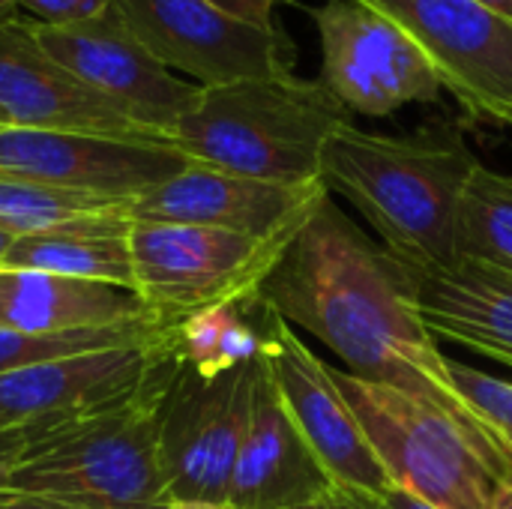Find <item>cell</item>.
<instances>
[{
	"label": "cell",
	"instance_id": "d6a6232c",
	"mask_svg": "<svg viewBox=\"0 0 512 509\" xmlns=\"http://www.w3.org/2000/svg\"><path fill=\"white\" fill-rule=\"evenodd\" d=\"M141 509H222V507H201V504H177V501H159Z\"/></svg>",
	"mask_w": 512,
	"mask_h": 509
},
{
	"label": "cell",
	"instance_id": "2e32d148",
	"mask_svg": "<svg viewBox=\"0 0 512 509\" xmlns=\"http://www.w3.org/2000/svg\"><path fill=\"white\" fill-rule=\"evenodd\" d=\"M168 357L165 333L147 345L108 348L0 375V438H12L135 393Z\"/></svg>",
	"mask_w": 512,
	"mask_h": 509
},
{
	"label": "cell",
	"instance_id": "8992f818",
	"mask_svg": "<svg viewBox=\"0 0 512 509\" xmlns=\"http://www.w3.org/2000/svg\"><path fill=\"white\" fill-rule=\"evenodd\" d=\"M294 231L297 225L279 237L255 240L201 225L132 222V291L165 327L204 309L249 303Z\"/></svg>",
	"mask_w": 512,
	"mask_h": 509
},
{
	"label": "cell",
	"instance_id": "83f0119b",
	"mask_svg": "<svg viewBox=\"0 0 512 509\" xmlns=\"http://www.w3.org/2000/svg\"><path fill=\"white\" fill-rule=\"evenodd\" d=\"M213 6H219L222 12L234 15V18H243L249 24H258V27H273V9L279 0H207Z\"/></svg>",
	"mask_w": 512,
	"mask_h": 509
},
{
	"label": "cell",
	"instance_id": "d6986e66",
	"mask_svg": "<svg viewBox=\"0 0 512 509\" xmlns=\"http://www.w3.org/2000/svg\"><path fill=\"white\" fill-rule=\"evenodd\" d=\"M144 315L150 312L126 288L42 270L0 267V330L51 336L114 327Z\"/></svg>",
	"mask_w": 512,
	"mask_h": 509
},
{
	"label": "cell",
	"instance_id": "4dcf8cb0",
	"mask_svg": "<svg viewBox=\"0 0 512 509\" xmlns=\"http://www.w3.org/2000/svg\"><path fill=\"white\" fill-rule=\"evenodd\" d=\"M474 3H480V6H486V9H492V12L512 21V0H474Z\"/></svg>",
	"mask_w": 512,
	"mask_h": 509
},
{
	"label": "cell",
	"instance_id": "cb8c5ba5",
	"mask_svg": "<svg viewBox=\"0 0 512 509\" xmlns=\"http://www.w3.org/2000/svg\"><path fill=\"white\" fill-rule=\"evenodd\" d=\"M108 213L126 216V204L0 177V225H6L15 234H30V231L72 222V219L108 216Z\"/></svg>",
	"mask_w": 512,
	"mask_h": 509
},
{
	"label": "cell",
	"instance_id": "e575fe53",
	"mask_svg": "<svg viewBox=\"0 0 512 509\" xmlns=\"http://www.w3.org/2000/svg\"><path fill=\"white\" fill-rule=\"evenodd\" d=\"M18 9V0H0V18L3 15H12Z\"/></svg>",
	"mask_w": 512,
	"mask_h": 509
},
{
	"label": "cell",
	"instance_id": "ac0fdd59",
	"mask_svg": "<svg viewBox=\"0 0 512 509\" xmlns=\"http://www.w3.org/2000/svg\"><path fill=\"white\" fill-rule=\"evenodd\" d=\"M330 486V474L297 432L264 357H258L249 423L222 509H288Z\"/></svg>",
	"mask_w": 512,
	"mask_h": 509
},
{
	"label": "cell",
	"instance_id": "e0dca14e",
	"mask_svg": "<svg viewBox=\"0 0 512 509\" xmlns=\"http://www.w3.org/2000/svg\"><path fill=\"white\" fill-rule=\"evenodd\" d=\"M396 264L405 297L435 342L462 345L512 369V273L462 255L447 267Z\"/></svg>",
	"mask_w": 512,
	"mask_h": 509
},
{
	"label": "cell",
	"instance_id": "7402d4cb",
	"mask_svg": "<svg viewBox=\"0 0 512 509\" xmlns=\"http://www.w3.org/2000/svg\"><path fill=\"white\" fill-rule=\"evenodd\" d=\"M456 249L512 273V174L477 165L459 207Z\"/></svg>",
	"mask_w": 512,
	"mask_h": 509
},
{
	"label": "cell",
	"instance_id": "4fadbf2b",
	"mask_svg": "<svg viewBox=\"0 0 512 509\" xmlns=\"http://www.w3.org/2000/svg\"><path fill=\"white\" fill-rule=\"evenodd\" d=\"M33 30L48 54L162 141H168L201 90L162 66L120 21L114 6L87 21L60 27L33 24Z\"/></svg>",
	"mask_w": 512,
	"mask_h": 509
},
{
	"label": "cell",
	"instance_id": "4316f807",
	"mask_svg": "<svg viewBox=\"0 0 512 509\" xmlns=\"http://www.w3.org/2000/svg\"><path fill=\"white\" fill-rule=\"evenodd\" d=\"M288 509H384V501H381V495H369V492L333 483L327 492Z\"/></svg>",
	"mask_w": 512,
	"mask_h": 509
},
{
	"label": "cell",
	"instance_id": "8d00e7d4",
	"mask_svg": "<svg viewBox=\"0 0 512 509\" xmlns=\"http://www.w3.org/2000/svg\"><path fill=\"white\" fill-rule=\"evenodd\" d=\"M0 126H6V123H3V117H0Z\"/></svg>",
	"mask_w": 512,
	"mask_h": 509
},
{
	"label": "cell",
	"instance_id": "6da1fadb",
	"mask_svg": "<svg viewBox=\"0 0 512 509\" xmlns=\"http://www.w3.org/2000/svg\"><path fill=\"white\" fill-rule=\"evenodd\" d=\"M252 303L312 333L354 378L393 387L453 417L512 483V450L456 387L450 357L405 297L399 264L366 240L330 192L297 225Z\"/></svg>",
	"mask_w": 512,
	"mask_h": 509
},
{
	"label": "cell",
	"instance_id": "ba28073f",
	"mask_svg": "<svg viewBox=\"0 0 512 509\" xmlns=\"http://www.w3.org/2000/svg\"><path fill=\"white\" fill-rule=\"evenodd\" d=\"M321 39V84L354 114L387 117L444 90L417 42L363 0H327L312 12Z\"/></svg>",
	"mask_w": 512,
	"mask_h": 509
},
{
	"label": "cell",
	"instance_id": "ffe728a7",
	"mask_svg": "<svg viewBox=\"0 0 512 509\" xmlns=\"http://www.w3.org/2000/svg\"><path fill=\"white\" fill-rule=\"evenodd\" d=\"M129 225L132 222L123 213H108L18 234L3 267L42 270L132 291L135 276L129 255Z\"/></svg>",
	"mask_w": 512,
	"mask_h": 509
},
{
	"label": "cell",
	"instance_id": "1f68e13d",
	"mask_svg": "<svg viewBox=\"0 0 512 509\" xmlns=\"http://www.w3.org/2000/svg\"><path fill=\"white\" fill-rule=\"evenodd\" d=\"M15 231H9L6 225H0V267H3V261H6V255H9V249H12V243H15Z\"/></svg>",
	"mask_w": 512,
	"mask_h": 509
},
{
	"label": "cell",
	"instance_id": "7c38bea8",
	"mask_svg": "<svg viewBox=\"0 0 512 509\" xmlns=\"http://www.w3.org/2000/svg\"><path fill=\"white\" fill-rule=\"evenodd\" d=\"M258 321L264 333L261 357L273 375L288 417L294 420L321 468L339 486L384 495L390 489V477L381 468L345 396L339 393L330 366L312 354V348L294 333L291 324L261 306Z\"/></svg>",
	"mask_w": 512,
	"mask_h": 509
},
{
	"label": "cell",
	"instance_id": "3957f363",
	"mask_svg": "<svg viewBox=\"0 0 512 509\" xmlns=\"http://www.w3.org/2000/svg\"><path fill=\"white\" fill-rule=\"evenodd\" d=\"M477 165L453 129L396 138L348 123L324 150L321 183L369 219L390 258L447 267L459 258V207Z\"/></svg>",
	"mask_w": 512,
	"mask_h": 509
},
{
	"label": "cell",
	"instance_id": "44dd1931",
	"mask_svg": "<svg viewBox=\"0 0 512 509\" xmlns=\"http://www.w3.org/2000/svg\"><path fill=\"white\" fill-rule=\"evenodd\" d=\"M252 315H258L252 300L204 309L177 324H168L165 339L180 366L201 378H216L261 357L264 333L261 321H252Z\"/></svg>",
	"mask_w": 512,
	"mask_h": 509
},
{
	"label": "cell",
	"instance_id": "603a6c76",
	"mask_svg": "<svg viewBox=\"0 0 512 509\" xmlns=\"http://www.w3.org/2000/svg\"><path fill=\"white\" fill-rule=\"evenodd\" d=\"M165 333V324H159L153 315L123 321L114 327H93V330H72V333H51V336H30V333H12L0 330V375L27 369L48 360L108 351V348H129V345H147L156 342Z\"/></svg>",
	"mask_w": 512,
	"mask_h": 509
},
{
	"label": "cell",
	"instance_id": "30bf717a",
	"mask_svg": "<svg viewBox=\"0 0 512 509\" xmlns=\"http://www.w3.org/2000/svg\"><path fill=\"white\" fill-rule=\"evenodd\" d=\"M396 21L435 66L444 90L483 120L512 111V21L474 0H363Z\"/></svg>",
	"mask_w": 512,
	"mask_h": 509
},
{
	"label": "cell",
	"instance_id": "5b68a950",
	"mask_svg": "<svg viewBox=\"0 0 512 509\" xmlns=\"http://www.w3.org/2000/svg\"><path fill=\"white\" fill-rule=\"evenodd\" d=\"M330 375L393 486L438 509L498 507L510 480L453 417L345 369Z\"/></svg>",
	"mask_w": 512,
	"mask_h": 509
},
{
	"label": "cell",
	"instance_id": "5bb4252c",
	"mask_svg": "<svg viewBox=\"0 0 512 509\" xmlns=\"http://www.w3.org/2000/svg\"><path fill=\"white\" fill-rule=\"evenodd\" d=\"M0 117L21 129L162 141L48 54L33 21L15 12L0 18Z\"/></svg>",
	"mask_w": 512,
	"mask_h": 509
},
{
	"label": "cell",
	"instance_id": "836d02e7",
	"mask_svg": "<svg viewBox=\"0 0 512 509\" xmlns=\"http://www.w3.org/2000/svg\"><path fill=\"white\" fill-rule=\"evenodd\" d=\"M495 509H512V483L510 486H504V492H501V498H498V507Z\"/></svg>",
	"mask_w": 512,
	"mask_h": 509
},
{
	"label": "cell",
	"instance_id": "9a60e30c",
	"mask_svg": "<svg viewBox=\"0 0 512 509\" xmlns=\"http://www.w3.org/2000/svg\"><path fill=\"white\" fill-rule=\"evenodd\" d=\"M327 192L324 183L282 186L189 162L156 189L129 201L126 219L201 225L270 240L300 225Z\"/></svg>",
	"mask_w": 512,
	"mask_h": 509
},
{
	"label": "cell",
	"instance_id": "f546056e",
	"mask_svg": "<svg viewBox=\"0 0 512 509\" xmlns=\"http://www.w3.org/2000/svg\"><path fill=\"white\" fill-rule=\"evenodd\" d=\"M381 501H384V509H438L432 507V504H426L423 498H417V495H411V492L393 486V483H390V489L381 495Z\"/></svg>",
	"mask_w": 512,
	"mask_h": 509
},
{
	"label": "cell",
	"instance_id": "484cf974",
	"mask_svg": "<svg viewBox=\"0 0 512 509\" xmlns=\"http://www.w3.org/2000/svg\"><path fill=\"white\" fill-rule=\"evenodd\" d=\"M111 6L114 0H18V9H24L33 24H45V27L87 21L105 15Z\"/></svg>",
	"mask_w": 512,
	"mask_h": 509
},
{
	"label": "cell",
	"instance_id": "f1b7e54d",
	"mask_svg": "<svg viewBox=\"0 0 512 509\" xmlns=\"http://www.w3.org/2000/svg\"><path fill=\"white\" fill-rule=\"evenodd\" d=\"M0 509H90L63 504V501H48V498H24V495H0Z\"/></svg>",
	"mask_w": 512,
	"mask_h": 509
},
{
	"label": "cell",
	"instance_id": "277c9868",
	"mask_svg": "<svg viewBox=\"0 0 512 509\" xmlns=\"http://www.w3.org/2000/svg\"><path fill=\"white\" fill-rule=\"evenodd\" d=\"M351 111L318 81L291 75L201 87L168 144L195 165L252 180L321 183L330 138Z\"/></svg>",
	"mask_w": 512,
	"mask_h": 509
},
{
	"label": "cell",
	"instance_id": "7a4b0ae2",
	"mask_svg": "<svg viewBox=\"0 0 512 509\" xmlns=\"http://www.w3.org/2000/svg\"><path fill=\"white\" fill-rule=\"evenodd\" d=\"M174 372L177 360L168 348V357L135 393L0 438V495L90 509H141L165 501L159 417Z\"/></svg>",
	"mask_w": 512,
	"mask_h": 509
},
{
	"label": "cell",
	"instance_id": "d4e9b609",
	"mask_svg": "<svg viewBox=\"0 0 512 509\" xmlns=\"http://www.w3.org/2000/svg\"><path fill=\"white\" fill-rule=\"evenodd\" d=\"M450 372L462 396L483 414V420L498 432V438L512 450V384L492 378L474 366L450 360Z\"/></svg>",
	"mask_w": 512,
	"mask_h": 509
},
{
	"label": "cell",
	"instance_id": "8fae6325",
	"mask_svg": "<svg viewBox=\"0 0 512 509\" xmlns=\"http://www.w3.org/2000/svg\"><path fill=\"white\" fill-rule=\"evenodd\" d=\"M186 165L189 159L162 141L0 126V177L126 207Z\"/></svg>",
	"mask_w": 512,
	"mask_h": 509
},
{
	"label": "cell",
	"instance_id": "9c48e42d",
	"mask_svg": "<svg viewBox=\"0 0 512 509\" xmlns=\"http://www.w3.org/2000/svg\"><path fill=\"white\" fill-rule=\"evenodd\" d=\"M114 12L162 66L198 87L291 75L276 24H249L207 0H114Z\"/></svg>",
	"mask_w": 512,
	"mask_h": 509
},
{
	"label": "cell",
	"instance_id": "52a82bcc",
	"mask_svg": "<svg viewBox=\"0 0 512 509\" xmlns=\"http://www.w3.org/2000/svg\"><path fill=\"white\" fill-rule=\"evenodd\" d=\"M255 363L201 378L177 363L159 417L165 501L225 507L249 423Z\"/></svg>",
	"mask_w": 512,
	"mask_h": 509
},
{
	"label": "cell",
	"instance_id": "d590c367",
	"mask_svg": "<svg viewBox=\"0 0 512 509\" xmlns=\"http://www.w3.org/2000/svg\"><path fill=\"white\" fill-rule=\"evenodd\" d=\"M501 123H504V126H512V111L504 117V120H501Z\"/></svg>",
	"mask_w": 512,
	"mask_h": 509
}]
</instances>
